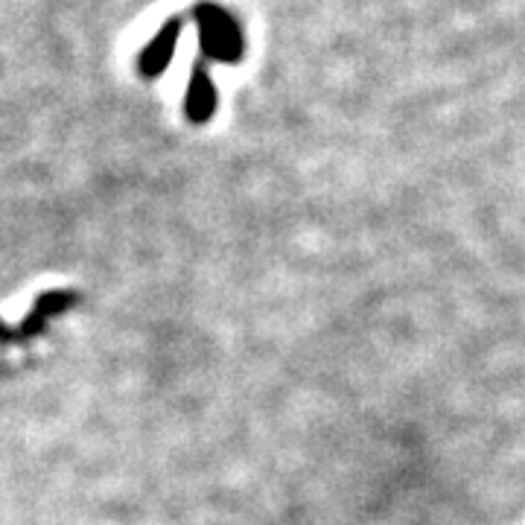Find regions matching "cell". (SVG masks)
<instances>
[{
    "label": "cell",
    "mask_w": 525,
    "mask_h": 525,
    "mask_svg": "<svg viewBox=\"0 0 525 525\" xmlns=\"http://www.w3.org/2000/svg\"><path fill=\"white\" fill-rule=\"evenodd\" d=\"M196 27H199V44H202V59L205 62H222V65H237L245 53V35L237 24V18L219 6L202 0L193 9Z\"/></svg>",
    "instance_id": "6da1fadb"
},
{
    "label": "cell",
    "mask_w": 525,
    "mask_h": 525,
    "mask_svg": "<svg viewBox=\"0 0 525 525\" xmlns=\"http://www.w3.org/2000/svg\"><path fill=\"white\" fill-rule=\"evenodd\" d=\"M181 27H184L181 18H170V21L158 30V35L143 47V53H140L138 59V68L143 79H155V76H161V73L167 70V65L173 62L175 44H178Z\"/></svg>",
    "instance_id": "7a4b0ae2"
},
{
    "label": "cell",
    "mask_w": 525,
    "mask_h": 525,
    "mask_svg": "<svg viewBox=\"0 0 525 525\" xmlns=\"http://www.w3.org/2000/svg\"><path fill=\"white\" fill-rule=\"evenodd\" d=\"M184 111L190 123H208L216 111V88L208 73V62L199 59L190 73V85H187V100H184Z\"/></svg>",
    "instance_id": "3957f363"
}]
</instances>
